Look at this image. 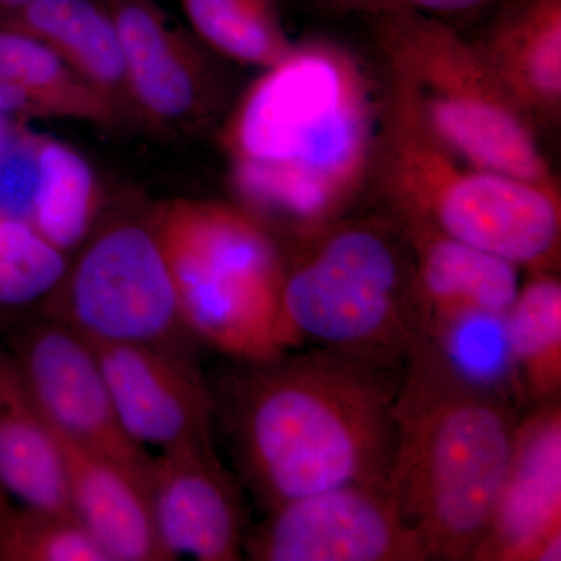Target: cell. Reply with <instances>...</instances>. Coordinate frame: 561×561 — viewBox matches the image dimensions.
<instances>
[{
  "mask_svg": "<svg viewBox=\"0 0 561 561\" xmlns=\"http://www.w3.org/2000/svg\"><path fill=\"white\" fill-rule=\"evenodd\" d=\"M375 38L386 83L449 150L490 171L560 186L534 125L472 41L413 11L376 16Z\"/></svg>",
  "mask_w": 561,
  "mask_h": 561,
  "instance_id": "cell-7",
  "label": "cell"
},
{
  "mask_svg": "<svg viewBox=\"0 0 561 561\" xmlns=\"http://www.w3.org/2000/svg\"><path fill=\"white\" fill-rule=\"evenodd\" d=\"M389 216L411 256L416 332L472 313L508 312L522 286L518 267L413 217Z\"/></svg>",
  "mask_w": 561,
  "mask_h": 561,
  "instance_id": "cell-15",
  "label": "cell"
},
{
  "mask_svg": "<svg viewBox=\"0 0 561 561\" xmlns=\"http://www.w3.org/2000/svg\"><path fill=\"white\" fill-rule=\"evenodd\" d=\"M151 519L169 561L242 559L238 489L213 446H190L151 456L146 481Z\"/></svg>",
  "mask_w": 561,
  "mask_h": 561,
  "instance_id": "cell-13",
  "label": "cell"
},
{
  "mask_svg": "<svg viewBox=\"0 0 561 561\" xmlns=\"http://www.w3.org/2000/svg\"><path fill=\"white\" fill-rule=\"evenodd\" d=\"M10 353L54 432L116 461L146 483L151 454L122 427L88 341L60 321L47 319L21 332Z\"/></svg>",
  "mask_w": 561,
  "mask_h": 561,
  "instance_id": "cell-10",
  "label": "cell"
},
{
  "mask_svg": "<svg viewBox=\"0 0 561 561\" xmlns=\"http://www.w3.org/2000/svg\"><path fill=\"white\" fill-rule=\"evenodd\" d=\"M0 84L24 91L41 117L108 125L121 114L46 44L16 28H0Z\"/></svg>",
  "mask_w": 561,
  "mask_h": 561,
  "instance_id": "cell-21",
  "label": "cell"
},
{
  "mask_svg": "<svg viewBox=\"0 0 561 561\" xmlns=\"http://www.w3.org/2000/svg\"><path fill=\"white\" fill-rule=\"evenodd\" d=\"M561 560V404L516 423L485 535L471 561Z\"/></svg>",
  "mask_w": 561,
  "mask_h": 561,
  "instance_id": "cell-11",
  "label": "cell"
},
{
  "mask_svg": "<svg viewBox=\"0 0 561 561\" xmlns=\"http://www.w3.org/2000/svg\"><path fill=\"white\" fill-rule=\"evenodd\" d=\"M18 135V131L13 130V125H11L9 114L3 113L0 110V149L7 146L14 136Z\"/></svg>",
  "mask_w": 561,
  "mask_h": 561,
  "instance_id": "cell-28",
  "label": "cell"
},
{
  "mask_svg": "<svg viewBox=\"0 0 561 561\" xmlns=\"http://www.w3.org/2000/svg\"><path fill=\"white\" fill-rule=\"evenodd\" d=\"M47 302L49 319L88 342L172 348V339L186 331L151 219L103 228Z\"/></svg>",
  "mask_w": 561,
  "mask_h": 561,
  "instance_id": "cell-8",
  "label": "cell"
},
{
  "mask_svg": "<svg viewBox=\"0 0 561 561\" xmlns=\"http://www.w3.org/2000/svg\"><path fill=\"white\" fill-rule=\"evenodd\" d=\"M289 348H317L404 368L415 343L412 265L393 220L348 216L295 245L280 290Z\"/></svg>",
  "mask_w": 561,
  "mask_h": 561,
  "instance_id": "cell-6",
  "label": "cell"
},
{
  "mask_svg": "<svg viewBox=\"0 0 561 561\" xmlns=\"http://www.w3.org/2000/svg\"><path fill=\"white\" fill-rule=\"evenodd\" d=\"M243 540L257 561H426V549L387 485L320 491L272 508Z\"/></svg>",
  "mask_w": 561,
  "mask_h": 561,
  "instance_id": "cell-9",
  "label": "cell"
},
{
  "mask_svg": "<svg viewBox=\"0 0 561 561\" xmlns=\"http://www.w3.org/2000/svg\"><path fill=\"white\" fill-rule=\"evenodd\" d=\"M0 489L21 504L72 516L60 445L33 401L13 354L3 350H0Z\"/></svg>",
  "mask_w": 561,
  "mask_h": 561,
  "instance_id": "cell-18",
  "label": "cell"
},
{
  "mask_svg": "<svg viewBox=\"0 0 561 561\" xmlns=\"http://www.w3.org/2000/svg\"><path fill=\"white\" fill-rule=\"evenodd\" d=\"M518 420L512 401L465 381L415 339L394 402L387 489L430 560L471 561Z\"/></svg>",
  "mask_w": 561,
  "mask_h": 561,
  "instance_id": "cell-3",
  "label": "cell"
},
{
  "mask_svg": "<svg viewBox=\"0 0 561 561\" xmlns=\"http://www.w3.org/2000/svg\"><path fill=\"white\" fill-rule=\"evenodd\" d=\"M38 136L18 133L0 149V216L27 221L38 183Z\"/></svg>",
  "mask_w": 561,
  "mask_h": 561,
  "instance_id": "cell-26",
  "label": "cell"
},
{
  "mask_svg": "<svg viewBox=\"0 0 561 561\" xmlns=\"http://www.w3.org/2000/svg\"><path fill=\"white\" fill-rule=\"evenodd\" d=\"M373 186L390 213L424 221L519 271L560 272V186L463 160L387 83Z\"/></svg>",
  "mask_w": 561,
  "mask_h": 561,
  "instance_id": "cell-4",
  "label": "cell"
},
{
  "mask_svg": "<svg viewBox=\"0 0 561 561\" xmlns=\"http://www.w3.org/2000/svg\"><path fill=\"white\" fill-rule=\"evenodd\" d=\"M5 27L46 44L117 110L133 108L119 35L106 0H32L3 14Z\"/></svg>",
  "mask_w": 561,
  "mask_h": 561,
  "instance_id": "cell-19",
  "label": "cell"
},
{
  "mask_svg": "<svg viewBox=\"0 0 561 561\" xmlns=\"http://www.w3.org/2000/svg\"><path fill=\"white\" fill-rule=\"evenodd\" d=\"M247 365L232 435L268 511L353 483L387 485L402 368L328 348Z\"/></svg>",
  "mask_w": 561,
  "mask_h": 561,
  "instance_id": "cell-2",
  "label": "cell"
},
{
  "mask_svg": "<svg viewBox=\"0 0 561 561\" xmlns=\"http://www.w3.org/2000/svg\"><path fill=\"white\" fill-rule=\"evenodd\" d=\"M32 0H0V14L11 13V11L27 5Z\"/></svg>",
  "mask_w": 561,
  "mask_h": 561,
  "instance_id": "cell-29",
  "label": "cell"
},
{
  "mask_svg": "<svg viewBox=\"0 0 561 561\" xmlns=\"http://www.w3.org/2000/svg\"><path fill=\"white\" fill-rule=\"evenodd\" d=\"M88 343L122 427L136 445L158 453L213 446V402L184 357L162 346Z\"/></svg>",
  "mask_w": 561,
  "mask_h": 561,
  "instance_id": "cell-12",
  "label": "cell"
},
{
  "mask_svg": "<svg viewBox=\"0 0 561 561\" xmlns=\"http://www.w3.org/2000/svg\"><path fill=\"white\" fill-rule=\"evenodd\" d=\"M321 9L341 14H381L413 11L445 21L449 16H470L493 9L502 0H313Z\"/></svg>",
  "mask_w": 561,
  "mask_h": 561,
  "instance_id": "cell-27",
  "label": "cell"
},
{
  "mask_svg": "<svg viewBox=\"0 0 561 561\" xmlns=\"http://www.w3.org/2000/svg\"><path fill=\"white\" fill-rule=\"evenodd\" d=\"M65 254L27 221L0 216V306L49 297L68 271Z\"/></svg>",
  "mask_w": 561,
  "mask_h": 561,
  "instance_id": "cell-25",
  "label": "cell"
},
{
  "mask_svg": "<svg viewBox=\"0 0 561 561\" xmlns=\"http://www.w3.org/2000/svg\"><path fill=\"white\" fill-rule=\"evenodd\" d=\"M0 561H106L76 518L14 501L0 489Z\"/></svg>",
  "mask_w": 561,
  "mask_h": 561,
  "instance_id": "cell-24",
  "label": "cell"
},
{
  "mask_svg": "<svg viewBox=\"0 0 561 561\" xmlns=\"http://www.w3.org/2000/svg\"><path fill=\"white\" fill-rule=\"evenodd\" d=\"M383 88L339 41H295L220 131L238 205L300 243L351 216L373 186Z\"/></svg>",
  "mask_w": 561,
  "mask_h": 561,
  "instance_id": "cell-1",
  "label": "cell"
},
{
  "mask_svg": "<svg viewBox=\"0 0 561 561\" xmlns=\"http://www.w3.org/2000/svg\"><path fill=\"white\" fill-rule=\"evenodd\" d=\"M38 183L28 224L62 253L91 230L99 205L98 180L88 161L60 139L38 136Z\"/></svg>",
  "mask_w": 561,
  "mask_h": 561,
  "instance_id": "cell-22",
  "label": "cell"
},
{
  "mask_svg": "<svg viewBox=\"0 0 561 561\" xmlns=\"http://www.w3.org/2000/svg\"><path fill=\"white\" fill-rule=\"evenodd\" d=\"M508 348L524 398L534 405L560 401L561 279L559 272L527 273L508 309Z\"/></svg>",
  "mask_w": 561,
  "mask_h": 561,
  "instance_id": "cell-20",
  "label": "cell"
},
{
  "mask_svg": "<svg viewBox=\"0 0 561 561\" xmlns=\"http://www.w3.org/2000/svg\"><path fill=\"white\" fill-rule=\"evenodd\" d=\"M194 35L242 65L271 68L294 47L279 0H179Z\"/></svg>",
  "mask_w": 561,
  "mask_h": 561,
  "instance_id": "cell-23",
  "label": "cell"
},
{
  "mask_svg": "<svg viewBox=\"0 0 561 561\" xmlns=\"http://www.w3.org/2000/svg\"><path fill=\"white\" fill-rule=\"evenodd\" d=\"M119 35L133 108L161 125L203 119L214 101L213 68L191 33L157 0H106Z\"/></svg>",
  "mask_w": 561,
  "mask_h": 561,
  "instance_id": "cell-14",
  "label": "cell"
},
{
  "mask_svg": "<svg viewBox=\"0 0 561 561\" xmlns=\"http://www.w3.org/2000/svg\"><path fill=\"white\" fill-rule=\"evenodd\" d=\"M54 434L70 513L105 560L169 561L151 519L146 483L116 461Z\"/></svg>",
  "mask_w": 561,
  "mask_h": 561,
  "instance_id": "cell-17",
  "label": "cell"
},
{
  "mask_svg": "<svg viewBox=\"0 0 561 561\" xmlns=\"http://www.w3.org/2000/svg\"><path fill=\"white\" fill-rule=\"evenodd\" d=\"M168 261L184 330L253 364L289 351L278 238L239 205L179 198L151 217Z\"/></svg>",
  "mask_w": 561,
  "mask_h": 561,
  "instance_id": "cell-5",
  "label": "cell"
},
{
  "mask_svg": "<svg viewBox=\"0 0 561 561\" xmlns=\"http://www.w3.org/2000/svg\"><path fill=\"white\" fill-rule=\"evenodd\" d=\"M501 3L472 43L535 130L556 127L561 116V0Z\"/></svg>",
  "mask_w": 561,
  "mask_h": 561,
  "instance_id": "cell-16",
  "label": "cell"
}]
</instances>
